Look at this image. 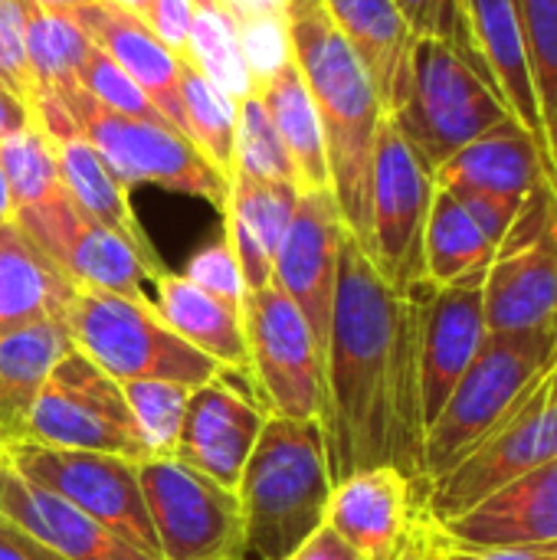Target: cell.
<instances>
[{"label": "cell", "mask_w": 557, "mask_h": 560, "mask_svg": "<svg viewBox=\"0 0 557 560\" xmlns=\"http://www.w3.org/2000/svg\"><path fill=\"white\" fill-rule=\"evenodd\" d=\"M443 560H557V541L519 545V548H446L443 545Z\"/></svg>", "instance_id": "f6af8a7d"}, {"label": "cell", "mask_w": 557, "mask_h": 560, "mask_svg": "<svg viewBox=\"0 0 557 560\" xmlns=\"http://www.w3.org/2000/svg\"><path fill=\"white\" fill-rule=\"evenodd\" d=\"M243 328L250 348L253 400L269 417L322 420L325 410V354L295 308L272 282L246 292Z\"/></svg>", "instance_id": "9c48e42d"}, {"label": "cell", "mask_w": 557, "mask_h": 560, "mask_svg": "<svg viewBox=\"0 0 557 560\" xmlns=\"http://www.w3.org/2000/svg\"><path fill=\"white\" fill-rule=\"evenodd\" d=\"M519 207L522 200L437 187L423 230V282L453 285L469 276H483Z\"/></svg>", "instance_id": "ffe728a7"}, {"label": "cell", "mask_w": 557, "mask_h": 560, "mask_svg": "<svg viewBox=\"0 0 557 560\" xmlns=\"http://www.w3.org/2000/svg\"><path fill=\"white\" fill-rule=\"evenodd\" d=\"M184 59L233 102H243L246 95L256 92L250 69L243 62V52H240L236 23L220 7H197Z\"/></svg>", "instance_id": "e575fe53"}, {"label": "cell", "mask_w": 557, "mask_h": 560, "mask_svg": "<svg viewBox=\"0 0 557 560\" xmlns=\"http://www.w3.org/2000/svg\"><path fill=\"white\" fill-rule=\"evenodd\" d=\"M557 358V325L489 335L423 433V486L463 463L542 381Z\"/></svg>", "instance_id": "277c9868"}, {"label": "cell", "mask_w": 557, "mask_h": 560, "mask_svg": "<svg viewBox=\"0 0 557 560\" xmlns=\"http://www.w3.org/2000/svg\"><path fill=\"white\" fill-rule=\"evenodd\" d=\"M0 560H33L26 535H20L13 525L0 518Z\"/></svg>", "instance_id": "681fc988"}, {"label": "cell", "mask_w": 557, "mask_h": 560, "mask_svg": "<svg viewBox=\"0 0 557 560\" xmlns=\"http://www.w3.org/2000/svg\"><path fill=\"white\" fill-rule=\"evenodd\" d=\"M66 325L72 335V348L118 384L171 381L194 390L227 374L220 364L194 351L158 315L154 302L79 289L66 312Z\"/></svg>", "instance_id": "8992f818"}, {"label": "cell", "mask_w": 557, "mask_h": 560, "mask_svg": "<svg viewBox=\"0 0 557 560\" xmlns=\"http://www.w3.org/2000/svg\"><path fill=\"white\" fill-rule=\"evenodd\" d=\"M322 427L332 482L394 466L423 486L420 289L397 292L355 236L338 259Z\"/></svg>", "instance_id": "6da1fadb"}, {"label": "cell", "mask_w": 557, "mask_h": 560, "mask_svg": "<svg viewBox=\"0 0 557 560\" xmlns=\"http://www.w3.org/2000/svg\"><path fill=\"white\" fill-rule=\"evenodd\" d=\"M423 522V486L394 466L345 476L335 482L325 512V525L361 560H394Z\"/></svg>", "instance_id": "e0dca14e"}, {"label": "cell", "mask_w": 557, "mask_h": 560, "mask_svg": "<svg viewBox=\"0 0 557 560\" xmlns=\"http://www.w3.org/2000/svg\"><path fill=\"white\" fill-rule=\"evenodd\" d=\"M299 187L282 180H256L246 174L230 177L223 203V236L240 262L246 289H263L272 282L276 249L295 213Z\"/></svg>", "instance_id": "d4e9b609"}, {"label": "cell", "mask_w": 557, "mask_h": 560, "mask_svg": "<svg viewBox=\"0 0 557 560\" xmlns=\"http://www.w3.org/2000/svg\"><path fill=\"white\" fill-rule=\"evenodd\" d=\"M79 85H82L85 95H92L108 112H118V115H128V118H144V121H167L151 105V98L98 46L89 52V59L82 66V75H79Z\"/></svg>", "instance_id": "60d3db41"}, {"label": "cell", "mask_w": 557, "mask_h": 560, "mask_svg": "<svg viewBox=\"0 0 557 560\" xmlns=\"http://www.w3.org/2000/svg\"><path fill=\"white\" fill-rule=\"evenodd\" d=\"M217 7L223 13H230L233 20H243V16H256V13H279L286 7V0H220Z\"/></svg>", "instance_id": "c3c4849f"}, {"label": "cell", "mask_w": 557, "mask_h": 560, "mask_svg": "<svg viewBox=\"0 0 557 560\" xmlns=\"http://www.w3.org/2000/svg\"><path fill=\"white\" fill-rule=\"evenodd\" d=\"M483 276L453 285H420V404L423 427L437 420L453 387L489 338Z\"/></svg>", "instance_id": "ac0fdd59"}, {"label": "cell", "mask_w": 557, "mask_h": 560, "mask_svg": "<svg viewBox=\"0 0 557 560\" xmlns=\"http://www.w3.org/2000/svg\"><path fill=\"white\" fill-rule=\"evenodd\" d=\"M26 125H33V112L20 98H13L10 92L0 89V141L23 131Z\"/></svg>", "instance_id": "7dc6e473"}, {"label": "cell", "mask_w": 557, "mask_h": 560, "mask_svg": "<svg viewBox=\"0 0 557 560\" xmlns=\"http://www.w3.org/2000/svg\"><path fill=\"white\" fill-rule=\"evenodd\" d=\"M417 158L437 171L460 148L512 118L496 85L450 43L417 36L407 85L387 115Z\"/></svg>", "instance_id": "5b68a950"}, {"label": "cell", "mask_w": 557, "mask_h": 560, "mask_svg": "<svg viewBox=\"0 0 557 560\" xmlns=\"http://www.w3.org/2000/svg\"><path fill=\"white\" fill-rule=\"evenodd\" d=\"M433 190V171L417 158L397 125L384 118L371 164V230L364 253L397 292L423 285V230Z\"/></svg>", "instance_id": "7c38bea8"}, {"label": "cell", "mask_w": 557, "mask_h": 560, "mask_svg": "<svg viewBox=\"0 0 557 560\" xmlns=\"http://www.w3.org/2000/svg\"><path fill=\"white\" fill-rule=\"evenodd\" d=\"M322 7L332 16V23L341 30V36L351 43L358 59L364 62L384 102V112L391 115L404 95L410 49L417 39L407 20L401 16L397 3L394 0H322Z\"/></svg>", "instance_id": "f546056e"}, {"label": "cell", "mask_w": 557, "mask_h": 560, "mask_svg": "<svg viewBox=\"0 0 557 560\" xmlns=\"http://www.w3.org/2000/svg\"><path fill=\"white\" fill-rule=\"evenodd\" d=\"M13 220V197H10V187H7V177H3V167H0V226Z\"/></svg>", "instance_id": "816d5d0a"}, {"label": "cell", "mask_w": 557, "mask_h": 560, "mask_svg": "<svg viewBox=\"0 0 557 560\" xmlns=\"http://www.w3.org/2000/svg\"><path fill=\"white\" fill-rule=\"evenodd\" d=\"M76 292L16 220L0 226V338L49 318H66Z\"/></svg>", "instance_id": "4316f807"}, {"label": "cell", "mask_w": 557, "mask_h": 560, "mask_svg": "<svg viewBox=\"0 0 557 560\" xmlns=\"http://www.w3.org/2000/svg\"><path fill=\"white\" fill-rule=\"evenodd\" d=\"M26 0H0V89L20 98L26 108L33 102V72L26 56Z\"/></svg>", "instance_id": "b9f144b4"}, {"label": "cell", "mask_w": 557, "mask_h": 560, "mask_svg": "<svg viewBox=\"0 0 557 560\" xmlns=\"http://www.w3.org/2000/svg\"><path fill=\"white\" fill-rule=\"evenodd\" d=\"M282 560H361L351 545H345L328 525H322L305 545H299L289 558Z\"/></svg>", "instance_id": "bcb514c9"}, {"label": "cell", "mask_w": 557, "mask_h": 560, "mask_svg": "<svg viewBox=\"0 0 557 560\" xmlns=\"http://www.w3.org/2000/svg\"><path fill=\"white\" fill-rule=\"evenodd\" d=\"M348 230L338 213L332 187L325 190H302L295 213L282 233L272 262V285L286 292L302 318L309 322L318 351L325 354L328 322L335 305V282H338V259Z\"/></svg>", "instance_id": "2e32d148"}, {"label": "cell", "mask_w": 557, "mask_h": 560, "mask_svg": "<svg viewBox=\"0 0 557 560\" xmlns=\"http://www.w3.org/2000/svg\"><path fill=\"white\" fill-rule=\"evenodd\" d=\"M525 56L535 92V108L542 121V158L548 180L557 187V0H519Z\"/></svg>", "instance_id": "d6a6232c"}, {"label": "cell", "mask_w": 557, "mask_h": 560, "mask_svg": "<svg viewBox=\"0 0 557 560\" xmlns=\"http://www.w3.org/2000/svg\"><path fill=\"white\" fill-rule=\"evenodd\" d=\"M72 351L66 318H49L0 338V450L23 443L33 407L53 368Z\"/></svg>", "instance_id": "f1b7e54d"}, {"label": "cell", "mask_w": 557, "mask_h": 560, "mask_svg": "<svg viewBox=\"0 0 557 560\" xmlns=\"http://www.w3.org/2000/svg\"><path fill=\"white\" fill-rule=\"evenodd\" d=\"M121 390L144 440L148 459H174L190 387L171 381H128L121 384Z\"/></svg>", "instance_id": "74e56055"}, {"label": "cell", "mask_w": 557, "mask_h": 560, "mask_svg": "<svg viewBox=\"0 0 557 560\" xmlns=\"http://www.w3.org/2000/svg\"><path fill=\"white\" fill-rule=\"evenodd\" d=\"M233 23H236V39H240L243 62H246L250 79H253L256 89L292 62V39H289V26H286L282 10L279 13L243 16V20H233Z\"/></svg>", "instance_id": "ab89813d"}, {"label": "cell", "mask_w": 557, "mask_h": 560, "mask_svg": "<svg viewBox=\"0 0 557 560\" xmlns=\"http://www.w3.org/2000/svg\"><path fill=\"white\" fill-rule=\"evenodd\" d=\"M26 3L36 13H76V10H82V7H89L95 0H26Z\"/></svg>", "instance_id": "f907efd6"}, {"label": "cell", "mask_w": 557, "mask_h": 560, "mask_svg": "<svg viewBox=\"0 0 557 560\" xmlns=\"http://www.w3.org/2000/svg\"><path fill=\"white\" fill-rule=\"evenodd\" d=\"M158 315L204 358L220 364L230 377H250V348L243 328V308L204 292L181 272H164L154 279Z\"/></svg>", "instance_id": "484cf974"}, {"label": "cell", "mask_w": 557, "mask_h": 560, "mask_svg": "<svg viewBox=\"0 0 557 560\" xmlns=\"http://www.w3.org/2000/svg\"><path fill=\"white\" fill-rule=\"evenodd\" d=\"M26 541H30V538H26ZM30 551H33V560H59V558H56V555L43 551L39 545H33V541H30Z\"/></svg>", "instance_id": "db71d44e"}, {"label": "cell", "mask_w": 557, "mask_h": 560, "mask_svg": "<svg viewBox=\"0 0 557 560\" xmlns=\"http://www.w3.org/2000/svg\"><path fill=\"white\" fill-rule=\"evenodd\" d=\"M0 167L13 197V213L62 190L56 144L36 125H26L23 131L0 141Z\"/></svg>", "instance_id": "d590c367"}, {"label": "cell", "mask_w": 557, "mask_h": 560, "mask_svg": "<svg viewBox=\"0 0 557 560\" xmlns=\"http://www.w3.org/2000/svg\"><path fill=\"white\" fill-rule=\"evenodd\" d=\"M56 161H59L62 190L72 197V203L85 217L102 223L105 230L118 233L135 249V256L141 259V266L148 272V282L164 276L167 266L158 256V249L151 246V240H148V233H144V226H141L131 200H128V187L112 174V167L102 161V154L89 141L69 138V141L56 144Z\"/></svg>", "instance_id": "83f0119b"}, {"label": "cell", "mask_w": 557, "mask_h": 560, "mask_svg": "<svg viewBox=\"0 0 557 560\" xmlns=\"http://www.w3.org/2000/svg\"><path fill=\"white\" fill-rule=\"evenodd\" d=\"M138 486L161 560H243V522L233 489L177 459L138 463Z\"/></svg>", "instance_id": "4fadbf2b"}, {"label": "cell", "mask_w": 557, "mask_h": 560, "mask_svg": "<svg viewBox=\"0 0 557 560\" xmlns=\"http://www.w3.org/2000/svg\"><path fill=\"white\" fill-rule=\"evenodd\" d=\"M332 489L322 420L266 417L236 486L243 555L289 558L325 525Z\"/></svg>", "instance_id": "3957f363"}, {"label": "cell", "mask_w": 557, "mask_h": 560, "mask_svg": "<svg viewBox=\"0 0 557 560\" xmlns=\"http://www.w3.org/2000/svg\"><path fill=\"white\" fill-rule=\"evenodd\" d=\"M23 443L148 463V450L125 404L121 384L76 348L53 368Z\"/></svg>", "instance_id": "30bf717a"}, {"label": "cell", "mask_w": 557, "mask_h": 560, "mask_svg": "<svg viewBox=\"0 0 557 560\" xmlns=\"http://www.w3.org/2000/svg\"><path fill=\"white\" fill-rule=\"evenodd\" d=\"M0 518L59 560H154L0 459Z\"/></svg>", "instance_id": "7402d4cb"}, {"label": "cell", "mask_w": 557, "mask_h": 560, "mask_svg": "<svg viewBox=\"0 0 557 560\" xmlns=\"http://www.w3.org/2000/svg\"><path fill=\"white\" fill-rule=\"evenodd\" d=\"M181 112H184V135L230 180L233 141H236V102L223 95L213 82H207L187 59L181 62Z\"/></svg>", "instance_id": "836d02e7"}, {"label": "cell", "mask_w": 557, "mask_h": 560, "mask_svg": "<svg viewBox=\"0 0 557 560\" xmlns=\"http://www.w3.org/2000/svg\"><path fill=\"white\" fill-rule=\"evenodd\" d=\"M557 459V358L529 397L446 476L423 486L427 518L463 515L506 482Z\"/></svg>", "instance_id": "8fae6325"}, {"label": "cell", "mask_w": 557, "mask_h": 560, "mask_svg": "<svg viewBox=\"0 0 557 560\" xmlns=\"http://www.w3.org/2000/svg\"><path fill=\"white\" fill-rule=\"evenodd\" d=\"M394 3H397L401 16L407 20L414 36H433V39L450 43L453 49H460L489 79V69H486V62H483V56L476 49L463 0H394Z\"/></svg>", "instance_id": "f35d334b"}, {"label": "cell", "mask_w": 557, "mask_h": 560, "mask_svg": "<svg viewBox=\"0 0 557 560\" xmlns=\"http://www.w3.org/2000/svg\"><path fill=\"white\" fill-rule=\"evenodd\" d=\"M66 108L76 135L102 154V161L128 190L148 184L171 194L200 197L223 210L230 180L197 151V144L181 128L108 112L82 89L69 98Z\"/></svg>", "instance_id": "52a82bcc"}, {"label": "cell", "mask_w": 557, "mask_h": 560, "mask_svg": "<svg viewBox=\"0 0 557 560\" xmlns=\"http://www.w3.org/2000/svg\"><path fill=\"white\" fill-rule=\"evenodd\" d=\"M79 26L89 33V39L151 98V105L184 131V112H181V62L184 56L171 52L148 26L144 20L118 10L108 0H95L72 13Z\"/></svg>", "instance_id": "603a6c76"}, {"label": "cell", "mask_w": 557, "mask_h": 560, "mask_svg": "<svg viewBox=\"0 0 557 560\" xmlns=\"http://www.w3.org/2000/svg\"><path fill=\"white\" fill-rule=\"evenodd\" d=\"M13 220L76 289L151 302V295L144 292L148 272L135 249L118 233L85 217L66 190H56L43 203L16 210Z\"/></svg>", "instance_id": "9a60e30c"}, {"label": "cell", "mask_w": 557, "mask_h": 560, "mask_svg": "<svg viewBox=\"0 0 557 560\" xmlns=\"http://www.w3.org/2000/svg\"><path fill=\"white\" fill-rule=\"evenodd\" d=\"M194 3H197V7H217L220 0H194Z\"/></svg>", "instance_id": "11a10c76"}, {"label": "cell", "mask_w": 557, "mask_h": 560, "mask_svg": "<svg viewBox=\"0 0 557 560\" xmlns=\"http://www.w3.org/2000/svg\"><path fill=\"white\" fill-rule=\"evenodd\" d=\"M446 548H519L557 541V459L506 482L463 515L437 522Z\"/></svg>", "instance_id": "44dd1931"}, {"label": "cell", "mask_w": 557, "mask_h": 560, "mask_svg": "<svg viewBox=\"0 0 557 560\" xmlns=\"http://www.w3.org/2000/svg\"><path fill=\"white\" fill-rule=\"evenodd\" d=\"M253 95L266 105V112H269V118H272L292 164H295L299 190L332 187L322 121H318V112L312 105V95L302 82L295 59L282 72H276L269 82H263Z\"/></svg>", "instance_id": "1f68e13d"}, {"label": "cell", "mask_w": 557, "mask_h": 560, "mask_svg": "<svg viewBox=\"0 0 557 560\" xmlns=\"http://www.w3.org/2000/svg\"><path fill=\"white\" fill-rule=\"evenodd\" d=\"M266 417L269 413L243 394L230 374H220L190 390L174 459L236 492Z\"/></svg>", "instance_id": "d6986e66"}, {"label": "cell", "mask_w": 557, "mask_h": 560, "mask_svg": "<svg viewBox=\"0 0 557 560\" xmlns=\"http://www.w3.org/2000/svg\"><path fill=\"white\" fill-rule=\"evenodd\" d=\"M542 177H548L542 148L515 118L489 128L433 171V180L443 190L506 200H525Z\"/></svg>", "instance_id": "cb8c5ba5"}, {"label": "cell", "mask_w": 557, "mask_h": 560, "mask_svg": "<svg viewBox=\"0 0 557 560\" xmlns=\"http://www.w3.org/2000/svg\"><path fill=\"white\" fill-rule=\"evenodd\" d=\"M0 459L23 479L56 492L98 525L112 528L118 538L158 558V541L138 486V463L102 456V453H69L36 443H13L0 450Z\"/></svg>", "instance_id": "5bb4252c"}, {"label": "cell", "mask_w": 557, "mask_h": 560, "mask_svg": "<svg viewBox=\"0 0 557 560\" xmlns=\"http://www.w3.org/2000/svg\"><path fill=\"white\" fill-rule=\"evenodd\" d=\"M476 49L489 69L496 92L502 95L512 118L538 141L542 121L535 108L529 56H525V30L519 0H463Z\"/></svg>", "instance_id": "4dcf8cb0"}, {"label": "cell", "mask_w": 557, "mask_h": 560, "mask_svg": "<svg viewBox=\"0 0 557 560\" xmlns=\"http://www.w3.org/2000/svg\"><path fill=\"white\" fill-rule=\"evenodd\" d=\"M108 3H115L118 10H125V13L138 16V20H144V13L151 7V0H108Z\"/></svg>", "instance_id": "f5cc1de1"}, {"label": "cell", "mask_w": 557, "mask_h": 560, "mask_svg": "<svg viewBox=\"0 0 557 560\" xmlns=\"http://www.w3.org/2000/svg\"><path fill=\"white\" fill-rule=\"evenodd\" d=\"M233 174H246L256 180H282L295 184V164L256 95L236 102V141H233Z\"/></svg>", "instance_id": "8d00e7d4"}, {"label": "cell", "mask_w": 557, "mask_h": 560, "mask_svg": "<svg viewBox=\"0 0 557 560\" xmlns=\"http://www.w3.org/2000/svg\"><path fill=\"white\" fill-rule=\"evenodd\" d=\"M483 308L489 335L557 325V187L548 177L502 236L483 279Z\"/></svg>", "instance_id": "ba28073f"}, {"label": "cell", "mask_w": 557, "mask_h": 560, "mask_svg": "<svg viewBox=\"0 0 557 560\" xmlns=\"http://www.w3.org/2000/svg\"><path fill=\"white\" fill-rule=\"evenodd\" d=\"M197 16V3L194 0H151L148 13H144V26L177 56H184L187 39H190V26Z\"/></svg>", "instance_id": "ee69618b"}, {"label": "cell", "mask_w": 557, "mask_h": 560, "mask_svg": "<svg viewBox=\"0 0 557 560\" xmlns=\"http://www.w3.org/2000/svg\"><path fill=\"white\" fill-rule=\"evenodd\" d=\"M181 276L190 279L194 285H200L204 292L223 299V302L233 305V308H243L246 292H250L246 282H243V272H240V262H236V256H233V249H230V243H227V236L204 243V246L187 259V266H184Z\"/></svg>", "instance_id": "7bdbcfd3"}, {"label": "cell", "mask_w": 557, "mask_h": 560, "mask_svg": "<svg viewBox=\"0 0 557 560\" xmlns=\"http://www.w3.org/2000/svg\"><path fill=\"white\" fill-rule=\"evenodd\" d=\"M292 59L322 121L328 177L348 236L368 249L371 230V164L384 102L364 62L325 13L322 0H286L282 7Z\"/></svg>", "instance_id": "7a4b0ae2"}]
</instances>
